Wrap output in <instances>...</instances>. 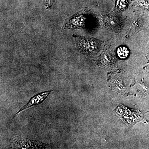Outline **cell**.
I'll return each mask as SVG.
<instances>
[{
    "label": "cell",
    "mask_w": 149,
    "mask_h": 149,
    "mask_svg": "<svg viewBox=\"0 0 149 149\" xmlns=\"http://www.w3.org/2000/svg\"><path fill=\"white\" fill-rule=\"evenodd\" d=\"M79 50L87 55L97 53L101 48V41L94 38L73 35Z\"/></svg>",
    "instance_id": "1"
},
{
    "label": "cell",
    "mask_w": 149,
    "mask_h": 149,
    "mask_svg": "<svg viewBox=\"0 0 149 149\" xmlns=\"http://www.w3.org/2000/svg\"><path fill=\"white\" fill-rule=\"evenodd\" d=\"M87 22L86 15L81 12L76 13L67 19L63 29L65 30L84 29L86 27Z\"/></svg>",
    "instance_id": "2"
},
{
    "label": "cell",
    "mask_w": 149,
    "mask_h": 149,
    "mask_svg": "<svg viewBox=\"0 0 149 149\" xmlns=\"http://www.w3.org/2000/svg\"><path fill=\"white\" fill-rule=\"evenodd\" d=\"M101 18L104 25L108 29L115 32H118L121 29L122 24L117 17L109 14L103 13L101 14Z\"/></svg>",
    "instance_id": "3"
},
{
    "label": "cell",
    "mask_w": 149,
    "mask_h": 149,
    "mask_svg": "<svg viewBox=\"0 0 149 149\" xmlns=\"http://www.w3.org/2000/svg\"><path fill=\"white\" fill-rule=\"evenodd\" d=\"M52 92V91L50 90V91L39 93V94H37L33 96L25 105L21 108L19 110L15 113V116L24 110L42 103L47 97Z\"/></svg>",
    "instance_id": "4"
},
{
    "label": "cell",
    "mask_w": 149,
    "mask_h": 149,
    "mask_svg": "<svg viewBox=\"0 0 149 149\" xmlns=\"http://www.w3.org/2000/svg\"><path fill=\"white\" fill-rule=\"evenodd\" d=\"M128 0H116L113 12L115 13H119L128 8Z\"/></svg>",
    "instance_id": "5"
},
{
    "label": "cell",
    "mask_w": 149,
    "mask_h": 149,
    "mask_svg": "<svg viewBox=\"0 0 149 149\" xmlns=\"http://www.w3.org/2000/svg\"><path fill=\"white\" fill-rule=\"evenodd\" d=\"M117 53L118 57L121 59H125L129 56V50L125 46H120L118 48Z\"/></svg>",
    "instance_id": "6"
},
{
    "label": "cell",
    "mask_w": 149,
    "mask_h": 149,
    "mask_svg": "<svg viewBox=\"0 0 149 149\" xmlns=\"http://www.w3.org/2000/svg\"><path fill=\"white\" fill-rule=\"evenodd\" d=\"M139 4L141 6L148 8V0H141L139 1Z\"/></svg>",
    "instance_id": "7"
},
{
    "label": "cell",
    "mask_w": 149,
    "mask_h": 149,
    "mask_svg": "<svg viewBox=\"0 0 149 149\" xmlns=\"http://www.w3.org/2000/svg\"><path fill=\"white\" fill-rule=\"evenodd\" d=\"M55 0H44L45 3L48 8L52 7Z\"/></svg>",
    "instance_id": "8"
}]
</instances>
